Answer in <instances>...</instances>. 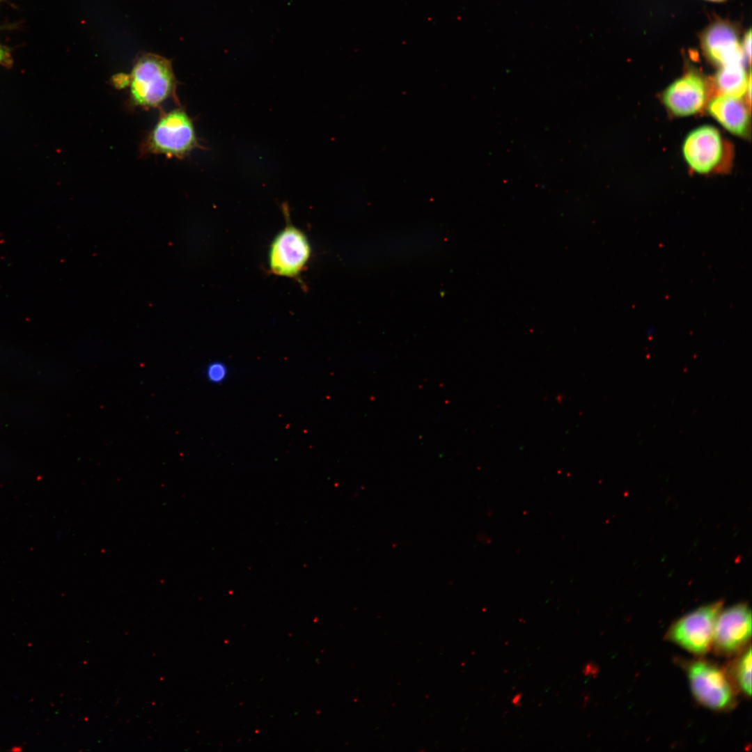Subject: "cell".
Instances as JSON below:
<instances>
[{
	"instance_id": "cell-1",
	"label": "cell",
	"mask_w": 752,
	"mask_h": 752,
	"mask_svg": "<svg viewBox=\"0 0 752 752\" xmlns=\"http://www.w3.org/2000/svg\"><path fill=\"white\" fill-rule=\"evenodd\" d=\"M125 80L128 100L132 107L149 109L159 107L173 99L178 102L177 81L170 61L153 54H146L134 62Z\"/></svg>"
},
{
	"instance_id": "cell-2",
	"label": "cell",
	"mask_w": 752,
	"mask_h": 752,
	"mask_svg": "<svg viewBox=\"0 0 752 752\" xmlns=\"http://www.w3.org/2000/svg\"><path fill=\"white\" fill-rule=\"evenodd\" d=\"M199 146L194 123L182 107L162 112L141 143V156L163 155L182 159Z\"/></svg>"
},
{
	"instance_id": "cell-3",
	"label": "cell",
	"mask_w": 752,
	"mask_h": 752,
	"mask_svg": "<svg viewBox=\"0 0 752 752\" xmlns=\"http://www.w3.org/2000/svg\"><path fill=\"white\" fill-rule=\"evenodd\" d=\"M686 668L691 691L698 703L716 711L734 706V687L723 669L702 659L689 662Z\"/></svg>"
},
{
	"instance_id": "cell-4",
	"label": "cell",
	"mask_w": 752,
	"mask_h": 752,
	"mask_svg": "<svg viewBox=\"0 0 752 752\" xmlns=\"http://www.w3.org/2000/svg\"><path fill=\"white\" fill-rule=\"evenodd\" d=\"M722 609L723 602L717 601L684 615L670 627L667 639L694 655L707 653L712 646L716 622Z\"/></svg>"
},
{
	"instance_id": "cell-5",
	"label": "cell",
	"mask_w": 752,
	"mask_h": 752,
	"mask_svg": "<svg viewBox=\"0 0 752 752\" xmlns=\"http://www.w3.org/2000/svg\"><path fill=\"white\" fill-rule=\"evenodd\" d=\"M311 246L306 234L292 224L286 225L274 237L268 252V265L272 274L297 278L306 267Z\"/></svg>"
},
{
	"instance_id": "cell-6",
	"label": "cell",
	"mask_w": 752,
	"mask_h": 752,
	"mask_svg": "<svg viewBox=\"0 0 752 752\" xmlns=\"http://www.w3.org/2000/svg\"><path fill=\"white\" fill-rule=\"evenodd\" d=\"M751 636V609L746 603L737 604L720 612L712 647L718 655L730 656L744 650Z\"/></svg>"
},
{
	"instance_id": "cell-7",
	"label": "cell",
	"mask_w": 752,
	"mask_h": 752,
	"mask_svg": "<svg viewBox=\"0 0 752 752\" xmlns=\"http://www.w3.org/2000/svg\"><path fill=\"white\" fill-rule=\"evenodd\" d=\"M688 165L698 173H708L718 167L724 155V143L719 131L704 125L691 130L682 146Z\"/></svg>"
},
{
	"instance_id": "cell-8",
	"label": "cell",
	"mask_w": 752,
	"mask_h": 752,
	"mask_svg": "<svg viewBox=\"0 0 752 752\" xmlns=\"http://www.w3.org/2000/svg\"><path fill=\"white\" fill-rule=\"evenodd\" d=\"M704 80L697 74L689 72L671 83L663 92L662 101L673 115L685 117L700 111L707 100Z\"/></svg>"
},
{
	"instance_id": "cell-9",
	"label": "cell",
	"mask_w": 752,
	"mask_h": 752,
	"mask_svg": "<svg viewBox=\"0 0 752 752\" xmlns=\"http://www.w3.org/2000/svg\"><path fill=\"white\" fill-rule=\"evenodd\" d=\"M702 47L707 57L720 66L745 61L736 31L727 22L712 24L702 36Z\"/></svg>"
},
{
	"instance_id": "cell-10",
	"label": "cell",
	"mask_w": 752,
	"mask_h": 752,
	"mask_svg": "<svg viewBox=\"0 0 752 752\" xmlns=\"http://www.w3.org/2000/svg\"><path fill=\"white\" fill-rule=\"evenodd\" d=\"M708 113L726 130L737 136L748 134L750 124L749 110L739 97L721 94L707 105Z\"/></svg>"
},
{
	"instance_id": "cell-11",
	"label": "cell",
	"mask_w": 752,
	"mask_h": 752,
	"mask_svg": "<svg viewBox=\"0 0 752 752\" xmlns=\"http://www.w3.org/2000/svg\"><path fill=\"white\" fill-rule=\"evenodd\" d=\"M714 82L721 94L740 98L751 84V74L747 75L744 62L732 63L720 67Z\"/></svg>"
},
{
	"instance_id": "cell-12",
	"label": "cell",
	"mask_w": 752,
	"mask_h": 752,
	"mask_svg": "<svg viewBox=\"0 0 752 752\" xmlns=\"http://www.w3.org/2000/svg\"><path fill=\"white\" fill-rule=\"evenodd\" d=\"M735 661L731 674L736 687L745 696L751 695V648L749 645Z\"/></svg>"
},
{
	"instance_id": "cell-13",
	"label": "cell",
	"mask_w": 752,
	"mask_h": 752,
	"mask_svg": "<svg viewBox=\"0 0 752 752\" xmlns=\"http://www.w3.org/2000/svg\"><path fill=\"white\" fill-rule=\"evenodd\" d=\"M228 370L226 364L221 361L210 363L206 368V378L214 384L224 382L228 377Z\"/></svg>"
},
{
	"instance_id": "cell-14",
	"label": "cell",
	"mask_w": 752,
	"mask_h": 752,
	"mask_svg": "<svg viewBox=\"0 0 752 752\" xmlns=\"http://www.w3.org/2000/svg\"><path fill=\"white\" fill-rule=\"evenodd\" d=\"M13 59L10 50L0 42V65L6 68L13 66Z\"/></svg>"
},
{
	"instance_id": "cell-15",
	"label": "cell",
	"mask_w": 752,
	"mask_h": 752,
	"mask_svg": "<svg viewBox=\"0 0 752 752\" xmlns=\"http://www.w3.org/2000/svg\"><path fill=\"white\" fill-rule=\"evenodd\" d=\"M751 30L749 29V31L746 33V35L744 36L743 45L742 46L744 54L745 56H747V58H749V63H750V61H751Z\"/></svg>"
},
{
	"instance_id": "cell-16",
	"label": "cell",
	"mask_w": 752,
	"mask_h": 752,
	"mask_svg": "<svg viewBox=\"0 0 752 752\" xmlns=\"http://www.w3.org/2000/svg\"><path fill=\"white\" fill-rule=\"evenodd\" d=\"M522 699V694H517L512 699V703L515 705H519Z\"/></svg>"
},
{
	"instance_id": "cell-17",
	"label": "cell",
	"mask_w": 752,
	"mask_h": 752,
	"mask_svg": "<svg viewBox=\"0 0 752 752\" xmlns=\"http://www.w3.org/2000/svg\"><path fill=\"white\" fill-rule=\"evenodd\" d=\"M710 1H724V0H710Z\"/></svg>"
},
{
	"instance_id": "cell-18",
	"label": "cell",
	"mask_w": 752,
	"mask_h": 752,
	"mask_svg": "<svg viewBox=\"0 0 752 752\" xmlns=\"http://www.w3.org/2000/svg\"><path fill=\"white\" fill-rule=\"evenodd\" d=\"M1 1V0H0Z\"/></svg>"
}]
</instances>
